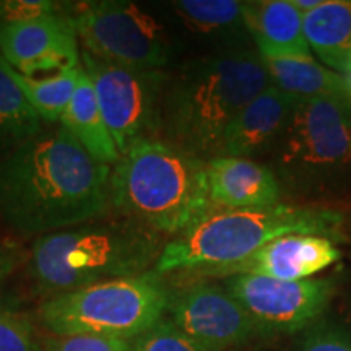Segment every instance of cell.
Segmentation results:
<instances>
[{
	"label": "cell",
	"mask_w": 351,
	"mask_h": 351,
	"mask_svg": "<svg viewBox=\"0 0 351 351\" xmlns=\"http://www.w3.org/2000/svg\"><path fill=\"white\" fill-rule=\"evenodd\" d=\"M271 82L256 51H230L192 60L168 78L161 101L165 140L192 155L218 156L238 114Z\"/></svg>",
	"instance_id": "cell-2"
},
{
	"label": "cell",
	"mask_w": 351,
	"mask_h": 351,
	"mask_svg": "<svg viewBox=\"0 0 351 351\" xmlns=\"http://www.w3.org/2000/svg\"><path fill=\"white\" fill-rule=\"evenodd\" d=\"M69 10L72 7H64V3L52 0H0V23L34 20Z\"/></svg>",
	"instance_id": "cell-26"
},
{
	"label": "cell",
	"mask_w": 351,
	"mask_h": 351,
	"mask_svg": "<svg viewBox=\"0 0 351 351\" xmlns=\"http://www.w3.org/2000/svg\"><path fill=\"white\" fill-rule=\"evenodd\" d=\"M271 85L296 99L348 96L346 78L320 65L313 57H262Z\"/></svg>",
	"instance_id": "cell-19"
},
{
	"label": "cell",
	"mask_w": 351,
	"mask_h": 351,
	"mask_svg": "<svg viewBox=\"0 0 351 351\" xmlns=\"http://www.w3.org/2000/svg\"><path fill=\"white\" fill-rule=\"evenodd\" d=\"M341 257L330 238L289 234L265 244L244 261L218 271L215 278L249 274L285 282H300L319 274Z\"/></svg>",
	"instance_id": "cell-13"
},
{
	"label": "cell",
	"mask_w": 351,
	"mask_h": 351,
	"mask_svg": "<svg viewBox=\"0 0 351 351\" xmlns=\"http://www.w3.org/2000/svg\"><path fill=\"white\" fill-rule=\"evenodd\" d=\"M83 51L96 59L140 70H165L176 54V41L150 12L125 0L88 2L72 7Z\"/></svg>",
	"instance_id": "cell-8"
},
{
	"label": "cell",
	"mask_w": 351,
	"mask_h": 351,
	"mask_svg": "<svg viewBox=\"0 0 351 351\" xmlns=\"http://www.w3.org/2000/svg\"><path fill=\"white\" fill-rule=\"evenodd\" d=\"M176 19L191 33L207 39L234 38L247 33L243 2L236 0H178L171 2Z\"/></svg>",
	"instance_id": "cell-20"
},
{
	"label": "cell",
	"mask_w": 351,
	"mask_h": 351,
	"mask_svg": "<svg viewBox=\"0 0 351 351\" xmlns=\"http://www.w3.org/2000/svg\"><path fill=\"white\" fill-rule=\"evenodd\" d=\"M343 217L335 210L278 204L265 208L213 210L194 228L165 245L156 275L184 274L215 278L271 241L289 234L337 238Z\"/></svg>",
	"instance_id": "cell-5"
},
{
	"label": "cell",
	"mask_w": 351,
	"mask_h": 351,
	"mask_svg": "<svg viewBox=\"0 0 351 351\" xmlns=\"http://www.w3.org/2000/svg\"><path fill=\"white\" fill-rule=\"evenodd\" d=\"M60 125L82 145L83 150L101 165H117L121 153L109 132L96 99L93 83L82 67L77 90L65 111Z\"/></svg>",
	"instance_id": "cell-17"
},
{
	"label": "cell",
	"mask_w": 351,
	"mask_h": 351,
	"mask_svg": "<svg viewBox=\"0 0 351 351\" xmlns=\"http://www.w3.org/2000/svg\"><path fill=\"white\" fill-rule=\"evenodd\" d=\"M0 351H44L32 319L10 306H0Z\"/></svg>",
	"instance_id": "cell-23"
},
{
	"label": "cell",
	"mask_w": 351,
	"mask_h": 351,
	"mask_svg": "<svg viewBox=\"0 0 351 351\" xmlns=\"http://www.w3.org/2000/svg\"><path fill=\"white\" fill-rule=\"evenodd\" d=\"M169 320L207 351H226L251 340L257 327L226 288L192 282L169 291Z\"/></svg>",
	"instance_id": "cell-11"
},
{
	"label": "cell",
	"mask_w": 351,
	"mask_h": 351,
	"mask_svg": "<svg viewBox=\"0 0 351 351\" xmlns=\"http://www.w3.org/2000/svg\"><path fill=\"white\" fill-rule=\"evenodd\" d=\"M311 51L328 67L348 72L351 65V2L324 0L302 15Z\"/></svg>",
	"instance_id": "cell-18"
},
{
	"label": "cell",
	"mask_w": 351,
	"mask_h": 351,
	"mask_svg": "<svg viewBox=\"0 0 351 351\" xmlns=\"http://www.w3.org/2000/svg\"><path fill=\"white\" fill-rule=\"evenodd\" d=\"M296 103L276 86H267L228 125L218 155L251 160L271 152Z\"/></svg>",
	"instance_id": "cell-15"
},
{
	"label": "cell",
	"mask_w": 351,
	"mask_h": 351,
	"mask_svg": "<svg viewBox=\"0 0 351 351\" xmlns=\"http://www.w3.org/2000/svg\"><path fill=\"white\" fill-rule=\"evenodd\" d=\"M207 184L215 210L274 207L282 197L274 171L247 158L212 156L207 161Z\"/></svg>",
	"instance_id": "cell-14"
},
{
	"label": "cell",
	"mask_w": 351,
	"mask_h": 351,
	"mask_svg": "<svg viewBox=\"0 0 351 351\" xmlns=\"http://www.w3.org/2000/svg\"><path fill=\"white\" fill-rule=\"evenodd\" d=\"M82 67L93 83L96 99L122 153L160 129L161 101L169 75L165 70H140L96 59L82 51Z\"/></svg>",
	"instance_id": "cell-9"
},
{
	"label": "cell",
	"mask_w": 351,
	"mask_h": 351,
	"mask_svg": "<svg viewBox=\"0 0 351 351\" xmlns=\"http://www.w3.org/2000/svg\"><path fill=\"white\" fill-rule=\"evenodd\" d=\"M132 341L134 340L86 335V333L54 335L46 340L44 351H130Z\"/></svg>",
	"instance_id": "cell-25"
},
{
	"label": "cell",
	"mask_w": 351,
	"mask_h": 351,
	"mask_svg": "<svg viewBox=\"0 0 351 351\" xmlns=\"http://www.w3.org/2000/svg\"><path fill=\"white\" fill-rule=\"evenodd\" d=\"M322 2L324 0H291L293 5H295L298 10L302 13V15L307 12L314 10V8H317Z\"/></svg>",
	"instance_id": "cell-29"
},
{
	"label": "cell",
	"mask_w": 351,
	"mask_h": 351,
	"mask_svg": "<svg viewBox=\"0 0 351 351\" xmlns=\"http://www.w3.org/2000/svg\"><path fill=\"white\" fill-rule=\"evenodd\" d=\"M111 205L160 234H179L213 212L207 161L156 137L140 138L111 171Z\"/></svg>",
	"instance_id": "cell-4"
},
{
	"label": "cell",
	"mask_w": 351,
	"mask_h": 351,
	"mask_svg": "<svg viewBox=\"0 0 351 351\" xmlns=\"http://www.w3.org/2000/svg\"><path fill=\"white\" fill-rule=\"evenodd\" d=\"M247 33L265 59L309 57L311 47L304 36L302 13L291 0H258L243 2Z\"/></svg>",
	"instance_id": "cell-16"
},
{
	"label": "cell",
	"mask_w": 351,
	"mask_h": 351,
	"mask_svg": "<svg viewBox=\"0 0 351 351\" xmlns=\"http://www.w3.org/2000/svg\"><path fill=\"white\" fill-rule=\"evenodd\" d=\"M168 301L166 285L155 271H147L47 298L38 315L54 335L86 333L134 340L163 319Z\"/></svg>",
	"instance_id": "cell-6"
},
{
	"label": "cell",
	"mask_w": 351,
	"mask_h": 351,
	"mask_svg": "<svg viewBox=\"0 0 351 351\" xmlns=\"http://www.w3.org/2000/svg\"><path fill=\"white\" fill-rule=\"evenodd\" d=\"M298 351H351V335L340 327L319 324L304 333Z\"/></svg>",
	"instance_id": "cell-27"
},
{
	"label": "cell",
	"mask_w": 351,
	"mask_h": 351,
	"mask_svg": "<svg viewBox=\"0 0 351 351\" xmlns=\"http://www.w3.org/2000/svg\"><path fill=\"white\" fill-rule=\"evenodd\" d=\"M130 351H207L169 319H161L132 341Z\"/></svg>",
	"instance_id": "cell-24"
},
{
	"label": "cell",
	"mask_w": 351,
	"mask_h": 351,
	"mask_svg": "<svg viewBox=\"0 0 351 351\" xmlns=\"http://www.w3.org/2000/svg\"><path fill=\"white\" fill-rule=\"evenodd\" d=\"M111 168L95 161L59 125L0 160V221L21 236H44L103 217Z\"/></svg>",
	"instance_id": "cell-1"
},
{
	"label": "cell",
	"mask_w": 351,
	"mask_h": 351,
	"mask_svg": "<svg viewBox=\"0 0 351 351\" xmlns=\"http://www.w3.org/2000/svg\"><path fill=\"white\" fill-rule=\"evenodd\" d=\"M0 54L26 77L80 67L82 51L70 13L0 23Z\"/></svg>",
	"instance_id": "cell-12"
},
{
	"label": "cell",
	"mask_w": 351,
	"mask_h": 351,
	"mask_svg": "<svg viewBox=\"0 0 351 351\" xmlns=\"http://www.w3.org/2000/svg\"><path fill=\"white\" fill-rule=\"evenodd\" d=\"M82 65L47 77H26L10 67V75L25 95L26 101L43 122L62 121L80 80Z\"/></svg>",
	"instance_id": "cell-21"
},
{
	"label": "cell",
	"mask_w": 351,
	"mask_h": 351,
	"mask_svg": "<svg viewBox=\"0 0 351 351\" xmlns=\"http://www.w3.org/2000/svg\"><path fill=\"white\" fill-rule=\"evenodd\" d=\"M275 168L280 178L311 191L351 174V101L348 96L298 99L276 140Z\"/></svg>",
	"instance_id": "cell-7"
},
{
	"label": "cell",
	"mask_w": 351,
	"mask_h": 351,
	"mask_svg": "<svg viewBox=\"0 0 351 351\" xmlns=\"http://www.w3.org/2000/svg\"><path fill=\"white\" fill-rule=\"evenodd\" d=\"M346 86H348V98H350V101H351V65H350V69H348V72H346Z\"/></svg>",
	"instance_id": "cell-30"
},
{
	"label": "cell",
	"mask_w": 351,
	"mask_h": 351,
	"mask_svg": "<svg viewBox=\"0 0 351 351\" xmlns=\"http://www.w3.org/2000/svg\"><path fill=\"white\" fill-rule=\"evenodd\" d=\"M225 288L251 315L257 330L267 333H295L313 326L335 295L330 278L285 282L241 274L228 276Z\"/></svg>",
	"instance_id": "cell-10"
},
{
	"label": "cell",
	"mask_w": 351,
	"mask_h": 351,
	"mask_svg": "<svg viewBox=\"0 0 351 351\" xmlns=\"http://www.w3.org/2000/svg\"><path fill=\"white\" fill-rule=\"evenodd\" d=\"M21 261H23V254L19 245L8 241H0V282L19 269Z\"/></svg>",
	"instance_id": "cell-28"
},
{
	"label": "cell",
	"mask_w": 351,
	"mask_h": 351,
	"mask_svg": "<svg viewBox=\"0 0 351 351\" xmlns=\"http://www.w3.org/2000/svg\"><path fill=\"white\" fill-rule=\"evenodd\" d=\"M166 244L161 234L125 215L34 239L28 270L43 295L57 296L108 280L132 278L156 265Z\"/></svg>",
	"instance_id": "cell-3"
},
{
	"label": "cell",
	"mask_w": 351,
	"mask_h": 351,
	"mask_svg": "<svg viewBox=\"0 0 351 351\" xmlns=\"http://www.w3.org/2000/svg\"><path fill=\"white\" fill-rule=\"evenodd\" d=\"M43 121L10 75V65L0 54V147L15 148L43 132Z\"/></svg>",
	"instance_id": "cell-22"
}]
</instances>
